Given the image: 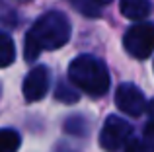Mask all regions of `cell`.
<instances>
[{"instance_id": "cell-8", "label": "cell", "mask_w": 154, "mask_h": 152, "mask_svg": "<svg viewBox=\"0 0 154 152\" xmlns=\"http://www.w3.org/2000/svg\"><path fill=\"white\" fill-rule=\"evenodd\" d=\"M22 137L14 129H0V152H18Z\"/></svg>"}, {"instance_id": "cell-6", "label": "cell", "mask_w": 154, "mask_h": 152, "mask_svg": "<svg viewBox=\"0 0 154 152\" xmlns=\"http://www.w3.org/2000/svg\"><path fill=\"white\" fill-rule=\"evenodd\" d=\"M49 82H51V74L47 66L39 65L33 70H29V74L26 76L23 86H22L26 102H39V99H43L47 90H49Z\"/></svg>"}, {"instance_id": "cell-11", "label": "cell", "mask_w": 154, "mask_h": 152, "mask_svg": "<svg viewBox=\"0 0 154 152\" xmlns=\"http://www.w3.org/2000/svg\"><path fill=\"white\" fill-rule=\"evenodd\" d=\"M146 111H148V119H146V127H144L143 138L154 148V99L148 103V109Z\"/></svg>"}, {"instance_id": "cell-7", "label": "cell", "mask_w": 154, "mask_h": 152, "mask_svg": "<svg viewBox=\"0 0 154 152\" xmlns=\"http://www.w3.org/2000/svg\"><path fill=\"white\" fill-rule=\"evenodd\" d=\"M150 2L148 0H121L119 10L129 20H144L150 14Z\"/></svg>"}, {"instance_id": "cell-5", "label": "cell", "mask_w": 154, "mask_h": 152, "mask_svg": "<svg viewBox=\"0 0 154 152\" xmlns=\"http://www.w3.org/2000/svg\"><path fill=\"white\" fill-rule=\"evenodd\" d=\"M115 105L119 107L123 113L131 115V117H140L146 107V99L144 94L135 86V84H121L115 92Z\"/></svg>"}, {"instance_id": "cell-1", "label": "cell", "mask_w": 154, "mask_h": 152, "mask_svg": "<svg viewBox=\"0 0 154 152\" xmlns=\"http://www.w3.org/2000/svg\"><path fill=\"white\" fill-rule=\"evenodd\" d=\"M70 39V22L60 12H45L33 22L26 35L23 57L26 61H35L41 51H53L63 47Z\"/></svg>"}, {"instance_id": "cell-10", "label": "cell", "mask_w": 154, "mask_h": 152, "mask_svg": "<svg viewBox=\"0 0 154 152\" xmlns=\"http://www.w3.org/2000/svg\"><path fill=\"white\" fill-rule=\"evenodd\" d=\"M55 98L59 99V102H64V103H74L78 102V92H74L70 86H66V84H59L57 86V92H55Z\"/></svg>"}, {"instance_id": "cell-12", "label": "cell", "mask_w": 154, "mask_h": 152, "mask_svg": "<svg viewBox=\"0 0 154 152\" xmlns=\"http://www.w3.org/2000/svg\"><path fill=\"white\" fill-rule=\"evenodd\" d=\"M68 2L86 16H98V6L94 0H68Z\"/></svg>"}, {"instance_id": "cell-4", "label": "cell", "mask_w": 154, "mask_h": 152, "mask_svg": "<svg viewBox=\"0 0 154 152\" xmlns=\"http://www.w3.org/2000/svg\"><path fill=\"white\" fill-rule=\"evenodd\" d=\"M131 133H133V127L125 119L117 117V115H111V117L105 119L103 129L100 133V146L107 152H115L129 144Z\"/></svg>"}, {"instance_id": "cell-9", "label": "cell", "mask_w": 154, "mask_h": 152, "mask_svg": "<svg viewBox=\"0 0 154 152\" xmlns=\"http://www.w3.org/2000/svg\"><path fill=\"white\" fill-rule=\"evenodd\" d=\"M16 59V47L14 41L10 39V35L0 31V68L2 66H10Z\"/></svg>"}, {"instance_id": "cell-13", "label": "cell", "mask_w": 154, "mask_h": 152, "mask_svg": "<svg viewBox=\"0 0 154 152\" xmlns=\"http://www.w3.org/2000/svg\"><path fill=\"white\" fill-rule=\"evenodd\" d=\"M94 2H96V4H109L111 0H94Z\"/></svg>"}, {"instance_id": "cell-2", "label": "cell", "mask_w": 154, "mask_h": 152, "mask_svg": "<svg viewBox=\"0 0 154 152\" xmlns=\"http://www.w3.org/2000/svg\"><path fill=\"white\" fill-rule=\"evenodd\" d=\"M70 80L92 98H102L109 90V72L100 59L92 55H80L68 66Z\"/></svg>"}, {"instance_id": "cell-3", "label": "cell", "mask_w": 154, "mask_h": 152, "mask_svg": "<svg viewBox=\"0 0 154 152\" xmlns=\"http://www.w3.org/2000/svg\"><path fill=\"white\" fill-rule=\"evenodd\" d=\"M127 53L135 59H148L154 51V23L143 22L129 27L123 37Z\"/></svg>"}]
</instances>
